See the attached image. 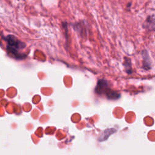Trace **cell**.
Listing matches in <instances>:
<instances>
[{"label":"cell","instance_id":"cell-1","mask_svg":"<svg viewBox=\"0 0 155 155\" xmlns=\"http://www.w3.org/2000/svg\"><path fill=\"white\" fill-rule=\"evenodd\" d=\"M5 41L7 42V52L12 57L16 59H22L26 57V55L19 52V50L25 48L26 45L25 43L11 35L5 38Z\"/></svg>","mask_w":155,"mask_h":155},{"label":"cell","instance_id":"cell-2","mask_svg":"<svg viewBox=\"0 0 155 155\" xmlns=\"http://www.w3.org/2000/svg\"><path fill=\"white\" fill-rule=\"evenodd\" d=\"M94 91L95 93L99 95L104 94L106 97L110 100H116L120 97V94L113 90L110 87L107 81L104 79L98 80Z\"/></svg>","mask_w":155,"mask_h":155},{"label":"cell","instance_id":"cell-6","mask_svg":"<svg viewBox=\"0 0 155 155\" xmlns=\"http://www.w3.org/2000/svg\"><path fill=\"white\" fill-rule=\"evenodd\" d=\"M116 131V130L114 128H109V129L105 130L104 131L103 134L99 138V141H104V140H105L106 139H107L108 138V137L111 134L114 133Z\"/></svg>","mask_w":155,"mask_h":155},{"label":"cell","instance_id":"cell-7","mask_svg":"<svg viewBox=\"0 0 155 155\" xmlns=\"http://www.w3.org/2000/svg\"><path fill=\"white\" fill-rule=\"evenodd\" d=\"M124 66L125 68V71L128 74L132 73V67H131V61L129 58H125Z\"/></svg>","mask_w":155,"mask_h":155},{"label":"cell","instance_id":"cell-4","mask_svg":"<svg viewBox=\"0 0 155 155\" xmlns=\"http://www.w3.org/2000/svg\"><path fill=\"white\" fill-rule=\"evenodd\" d=\"M143 27L144 28L154 31V15L148 16L143 24Z\"/></svg>","mask_w":155,"mask_h":155},{"label":"cell","instance_id":"cell-3","mask_svg":"<svg viewBox=\"0 0 155 155\" xmlns=\"http://www.w3.org/2000/svg\"><path fill=\"white\" fill-rule=\"evenodd\" d=\"M72 27H73L74 30L79 35H81L82 36L84 35H86L87 28L84 21L76 22L72 25Z\"/></svg>","mask_w":155,"mask_h":155},{"label":"cell","instance_id":"cell-5","mask_svg":"<svg viewBox=\"0 0 155 155\" xmlns=\"http://www.w3.org/2000/svg\"><path fill=\"white\" fill-rule=\"evenodd\" d=\"M142 56L143 58V68L145 70L151 68V60L147 50H144L142 51Z\"/></svg>","mask_w":155,"mask_h":155}]
</instances>
